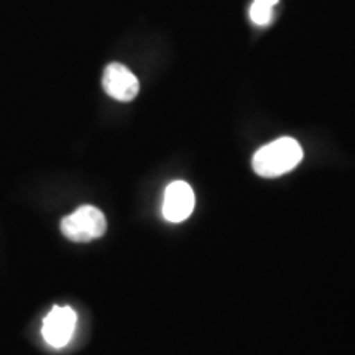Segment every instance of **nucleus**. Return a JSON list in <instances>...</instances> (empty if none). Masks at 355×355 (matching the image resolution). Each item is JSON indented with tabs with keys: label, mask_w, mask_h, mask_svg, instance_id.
Here are the masks:
<instances>
[{
	"label": "nucleus",
	"mask_w": 355,
	"mask_h": 355,
	"mask_svg": "<svg viewBox=\"0 0 355 355\" xmlns=\"http://www.w3.org/2000/svg\"><path fill=\"white\" fill-rule=\"evenodd\" d=\"M102 87L107 92V96L121 102L133 101L140 91L139 79L127 66L121 63H110L105 66Z\"/></svg>",
	"instance_id": "20e7f679"
},
{
	"label": "nucleus",
	"mask_w": 355,
	"mask_h": 355,
	"mask_svg": "<svg viewBox=\"0 0 355 355\" xmlns=\"http://www.w3.org/2000/svg\"><path fill=\"white\" fill-rule=\"evenodd\" d=\"M107 230V220L96 206H81L73 214L63 217L61 232L71 242H91Z\"/></svg>",
	"instance_id": "f03ea898"
},
{
	"label": "nucleus",
	"mask_w": 355,
	"mask_h": 355,
	"mask_svg": "<svg viewBox=\"0 0 355 355\" xmlns=\"http://www.w3.org/2000/svg\"><path fill=\"white\" fill-rule=\"evenodd\" d=\"M78 316L69 306H55L43 319L42 334L48 345L61 349L69 344L76 329Z\"/></svg>",
	"instance_id": "7ed1b4c3"
},
{
	"label": "nucleus",
	"mask_w": 355,
	"mask_h": 355,
	"mask_svg": "<svg viewBox=\"0 0 355 355\" xmlns=\"http://www.w3.org/2000/svg\"><path fill=\"white\" fill-rule=\"evenodd\" d=\"M303 159V148L291 137L263 145L252 158V166L261 178H278L285 173L295 170Z\"/></svg>",
	"instance_id": "f257e3e1"
},
{
	"label": "nucleus",
	"mask_w": 355,
	"mask_h": 355,
	"mask_svg": "<svg viewBox=\"0 0 355 355\" xmlns=\"http://www.w3.org/2000/svg\"><path fill=\"white\" fill-rule=\"evenodd\" d=\"M194 204H196V199H194L193 188L184 181H175L168 184L165 191L162 207L163 217L173 224L183 222L193 214Z\"/></svg>",
	"instance_id": "39448f33"
},
{
	"label": "nucleus",
	"mask_w": 355,
	"mask_h": 355,
	"mask_svg": "<svg viewBox=\"0 0 355 355\" xmlns=\"http://www.w3.org/2000/svg\"><path fill=\"white\" fill-rule=\"evenodd\" d=\"M279 0H254L250 7V20L255 25L265 26L273 19V7Z\"/></svg>",
	"instance_id": "423d86ee"
}]
</instances>
